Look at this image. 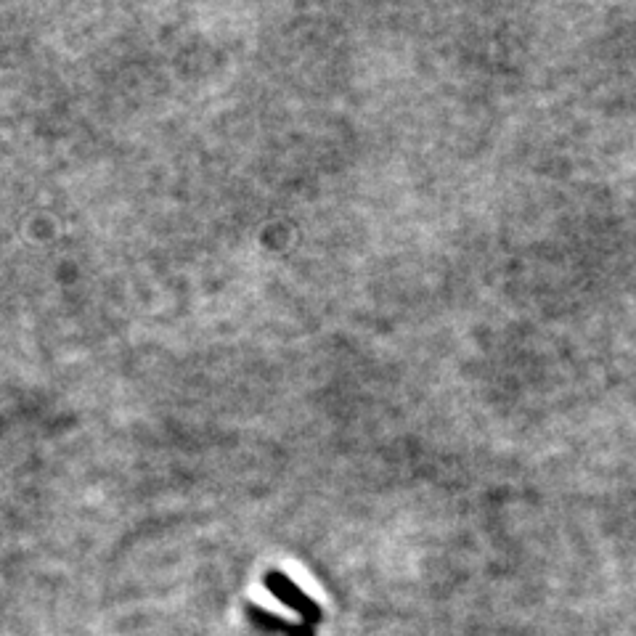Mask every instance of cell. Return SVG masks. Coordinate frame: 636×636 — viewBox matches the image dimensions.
<instances>
[{"mask_svg":"<svg viewBox=\"0 0 636 636\" xmlns=\"http://www.w3.org/2000/svg\"><path fill=\"white\" fill-rule=\"evenodd\" d=\"M265 589L271 591L279 602H284L287 607L297 610V615L308 618V621H318V618H321V607H318L292 578L284 576L281 570H268V573H265Z\"/></svg>","mask_w":636,"mask_h":636,"instance_id":"obj_1","label":"cell"}]
</instances>
